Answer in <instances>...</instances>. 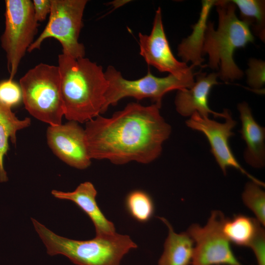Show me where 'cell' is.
Here are the masks:
<instances>
[{
    "instance_id": "d6986e66",
    "label": "cell",
    "mask_w": 265,
    "mask_h": 265,
    "mask_svg": "<svg viewBox=\"0 0 265 265\" xmlns=\"http://www.w3.org/2000/svg\"><path fill=\"white\" fill-rule=\"evenodd\" d=\"M262 226L256 218L238 214L225 218L222 231L230 242L249 247Z\"/></svg>"
},
{
    "instance_id": "8fae6325",
    "label": "cell",
    "mask_w": 265,
    "mask_h": 265,
    "mask_svg": "<svg viewBox=\"0 0 265 265\" xmlns=\"http://www.w3.org/2000/svg\"><path fill=\"white\" fill-rule=\"evenodd\" d=\"M138 37L140 54L148 65L159 71L183 77L194 67L192 65L188 66L174 56L164 32L160 7L156 11L150 34L147 35L139 33Z\"/></svg>"
},
{
    "instance_id": "44dd1931",
    "label": "cell",
    "mask_w": 265,
    "mask_h": 265,
    "mask_svg": "<svg viewBox=\"0 0 265 265\" xmlns=\"http://www.w3.org/2000/svg\"><path fill=\"white\" fill-rule=\"evenodd\" d=\"M125 206L130 215L141 223L149 221L154 213V204L151 197L141 190L129 192L126 197Z\"/></svg>"
},
{
    "instance_id": "4fadbf2b",
    "label": "cell",
    "mask_w": 265,
    "mask_h": 265,
    "mask_svg": "<svg viewBox=\"0 0 265 265\" xmlns=\"http://www.w3.org/2000/svg\"><path fill=\"white\" fill-rule=\"evenodd\" d=\"M218 73H198L196 75V81L189 88L179 90L176 96L175 105L177 112L181 115L190 116L195 112L209 117L213 114L215 118H224L225 113H218L212 110L209 106V96L211 89L218 83L216 79Z\"/></svg>"
},
{
    "instance_id": "277c9868",
    "label": "cell",
    "mask_w": 265,
    "mask_h": 265,
    "mask_svg": "<svg viewBox=\"0 0 265 265\" xmlns=\"http://www.w3.org/2000/svg\"><path fill=\"white\" fill-rule=\"evenodd\" d=\"M34 228L51 256L61 254L77 265H120L123 257L137 245L127 235L115 233L78 240L59 236L35 219Z\"/></svg>"
},
{
    "instance_id": "9c48e42d",
    "label": "cell",
    "mask_w": 265,
    "mask_h": 265,
    "mask_svg": "<svg viewBox=\"0 0 265 265\" xmlns=\"http://www.w3.org/2000/svg\"><path fill=\"white\" fill-rule=\"evenodd\" d=\"M219 211L211 212L206 224H192L186 232L194 242L191 265H242L222 231L225 219Z\"/></svg>"
},
{
    "instance_id": "3957f363",
    "label": "cell",
    "mask_w": 265,
    "mask_h": 265,
    "mask_svg": "<svg viewBox=\"0 0 265 265\" xmlns=\"http://www.w3.org/2000/svg\"><path fill=\"white\" fill-rule=\"evenodd\" d=\"M214 5L218 14V26L208 23L206 29L203 56L209 55L208 66L213 69L220 66L218 77L224 81L239 79L243 72L233 59L235 51L253 42L254 36L249 25L236 15V5L231 0H216Z\"/></svg>"
},
{
    "instance_id": "5bb4252c",
    "label": "cell",
    "mask_w": 265,
    "mask_h": 265,
    "mask_svg": "<svg viewBox=\"0 0 265 265\" xmlns=\"http://www.w3.org/2000/svg\"><path fill=\"white\" fill-rule=\"evenodd\" d=\"M52 194L56 198L73 202L85 212L94 225L96 236L116 233L113 223L106 217L97 204L96 200L97 192L91 182L80 184L72 192L53 190Z\"/></svg>"
},
{
    "instance_id": "484cf974",
    "label": "cell",
    "mask_w": 265,
    "mask_h": 265,
    "mask_svg": "<svg viewBox=\"0 0 265 265\" xmlns=\"http://www.w3.org/2000/svg\"><path fill=\"white\" fill-rule=\"evenodd\" d=\"M32 3L36 20L43 22L51 12L52 0H33Z\"/></svg>"
},
{
    "instance_id": "ba28073f",
    "label": "cell",
    "mask_w": 265,
    "mask_h": 265,
    "mask_svg": "<svg viewBox=\"0 0 265 265\" xmlns=\"http://www.w3.org/2000/svg\"><path fill=\"white\" fill-rule=\"evenodd\" d=\"M5 28L0 37L1 46L6 53L9 79L13 80L20 63L33 42L38 32L32 1L6 0Z\"/></svg>"
},
{
    "instance_id": "2e32d148",
    "label": "cell",
    "mask_w": 265,
    "mask_h": 265,
    "mask_svg": "<svg viewBox=\"0 0 265 265\" xmlns=\"http://www.w3.org/2000/svg\"><path fill=\"white\" fill-rule=\"evenodd\" d=\"M215 1H202L200 17L197 22L192 26L191 34L184 39L178 47V55L182 58L183 62L186 63L191 62L194 67H205L202 65L204 61L202 57V50L209 15Z\"/></svg>"
},
{
    "instance_id": "7a4b0ae2",
    "label": "cell",
    "mask_w": 265,
    "mask_h": 265,
    "mask_svg": "<svg viewBox=\"0 0 265 265\" xmlns=\"http://www.w3.org/2000/svg\"><path fill=\"white\" fill-rule=\"evenodd\" d=\"M58 63L65 118L84 123L103 113L108 86L103 67L85 57L63 53Z\"/></svg>"
},
{
    "instance_id": "5b68a950",
    "label": "cell",
    "mask_w": 265,
    "mask_h": 265,
    "mask_svg": "<svg viewBox=\"0 0 265 265\" xmlns=\"http://www.w3.org/2000/svg\"><path fill=\"white\" fill-rule=\"evenodd\" d=\"M25 108L37 119L50 126L61 124L64 116L57 66L41 63L20 80Z\"/></svg>"
},
{
    "instance_id": "cb8c5ba5",
    "label": "cell",
    "mask_w": 265,
    "mask_h": 265,
    "mask_svg": "<svg viewBox=\"0 0 265 265\" xmlns=\"http://www.w3.org/2000/svg\"><path fill=\"white\" fill-rule=\"evenodd\" d=\"M248 69L246 70L248 84L255 90L260 89L265 84V61L251 58L248 62Z\"/></svg>"
},
{
    "instance_id": "52a82bcc",
    "label": "cell",
    "mask_w": 265,
    "mask_h": 265,
    "mask_svg": "<svg viewBox=\"0 0 265 265\" xmlns=\"http://www.w3.org/2000/svg\"><path fill=\"white\" fill-rule=\"evenodd\" d=\"M87 0H52L48 22L27 52L39 50L47 38L57 40L61 45L63 54L74 58L83 57L84 46L79 41L83 26L82 17Z\"/></svg>"
},
{
    "instance_id": "9a60e30c",
    "label": "cell",
    "mask_w": 265,
    "mask_h": 265,
    "mask_svg": "<svg viewBox=\"0 0 265 265\" xmlns=\"http://www.w3.org/2000/svg\"><path fill=\"white\" fill-rule=\"evenodd\" d=\"M238 109L241 122L240 132L246 145L244 159L253 168H262L265 164V129L254 119L246 102L239 103Z\"/></svg>"
},
{
    "instance_id": "30bf717a",
    "label": "cell",
    "mask_w": 265,
    "mask_h": 265,
    "mask_svg": "<svg viewBox=\"0 0 265 265\" xmlns=\"http://www.w3.org/2000/svg\"><path fill=\"white\" fill-rule=\"evenodd\" d=\"M223 111L224 123L218 122L195 112L186 121V125L205 135L211 146L212 153L224 174L226 175L228 168L233 167L245 175L252 181L265 186L263 182L249 174L240 165L233 154L229 140L234 134L232 130L237 125V122L228 109H224Z\"/></svg>"
},
{
    "instance_id": "ffe728a7",
    "label": "cell",
    "mask_w": 265,
    "mask_h": 265,
    "mask_svg": "<svg viewBox=\"0 0 265 265\" xmlns=\"http://www.w3.org/2000/svg\"><path fill=\"white\" fill-rule=\"evenodd\" d=\"M238 7L241 20L246 23L263 41L265 39V2L261 0H233Z\"/></svg>"
},
{
    "instance_id": "6da1fadb",
    "label": "cell",
    "mask_w": 265,
    "mask_h": 265,
    "mask_svg": "<svg viewBox=\"0 0 265 265\" xmlns=\"http://www.w3.org/2000/svg\"><path fill=\"white\" fill-rule=\"evenodd\" d=\"M160 108L155 104L143 106L132 102L109 118L99 115L86 122L91 159L115 164L132 161L147 164L155 160L171 132Z\"/></svg>"
},
{
    "instance_id": "7402d4cb",
    "label": "cell",
    "mask_w": 265,
    "mask_h": 265,
    "mask_svg": "<svg viewBox=\"0 0 265 265\" xmlns=\"http://www.w3.org/2000/svg\"><path fill=\"white\" fill-rule=\"evenodd\" d=\"M259 184L247 183L242 194L244 204L254 214L256 219L263 226L265 225V192Z\"/></svg>"
},
{
    "instance_id": "e0dca14e",
    "label": "cell",
    "mask_w": 265,
    "mask_h": 265,
    "mask_svg": "<svg viewBox=\"0 0 265 265\" xmlns=\"http://www.w3.org/2000/svg\"><path fill=\"white\" fill-rule=\"evenodd\" d=\"M159 219L166 225L168 234L158 265H189L191 264L194 242L186 232L176 233L170 223L163 217Z\"/></svg>"
},
{
    "instance_id": "603a6c76",
    "label": "cell",
    "mask_w": 265,
    "mask_h": 265,
    "mask_svg": "<svg viewBox=\"0 0 265 265\" xmlns=\"http://www.w3.org/2000/svg\"><path fill=\"white\" fill-rule=\"evenodd\" d=\"M23 101L19 84L8 79L0 81V105L11 109Z\"/></svg>"
},
{
    "instance_id": "7c38bea8",
    "label": "cell",
    "mask_w": 265,
    "mask_h": 265,
    "mask_svg": "<svg viewBox=\"0 0 265 265\" xmlns=\"http://www.w3.org/2000/svg\"><path fill=\"white\" fill-rule=\"evenodd\" d=\"M47 139L53 153L68 165L79 169L90 166L92 159L85 130L78 122L69 121L64 124L50 126Z\"/></svg>"
},
{
    "instance_id": "d4e9b609",
    "label": "cell",
    "mask_w": 265,
    "mask_h": 265,
    "mask_svg": "<svg viewBox=\"0 0 265 265\" xmlns=\"http://www.w3.org/2000/svg\"><path fill=\"white\" fill-rule=\"evenodd\" d=\"M249 247L254 252L257 265H265V232L263 227Z\"/></svg>"
},
{
    "instance_id": "8992f818",
    "label": "cell",
    "mask_w": 265,
    "mask_h": 265,
    "mask_svg": "<svg viewBox=\"0 0 265 265\" xmlns=\"http://www.w3.org/2000/svg\"><path fill=\"white\" fill-rule=\"evenodd\" d=\"M197 74L192 70L183 77L169 74L166 77L159 78L152 75L148 70L143 77L128 80L124 78L121 72L113 66H108L105 72L108 86L105 95L103 113L110 106L116 105L120 100L126 97L138 100L149 98L154 104L161 107L162 98L165 94L174 90L191 87Z\"/></svg>"
},
{
    "instance_id": "ac0fdd59",
    "label": "cell",
    "mask_w": 265,
    "mask_h": 265,
    "mask_svg": "<svg viewBox=\"0 0 265 265\" xmlns=\"http://www.w3.org/2000/svg\"><path fill=\"white\" fill-rule=\"evenodd\" d=\"M31 123L29 118L19 119L11 109L0 105V182L8 180L3 166V159L9 150L8 139L13 144L16 142L18 131L28 127Z\"/></svg>"
}]
</instances>
